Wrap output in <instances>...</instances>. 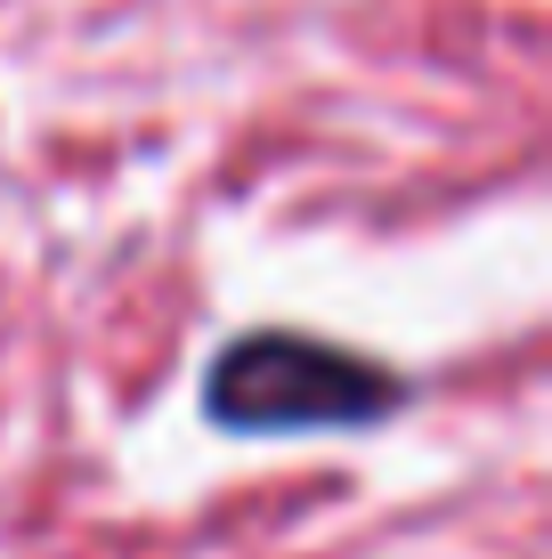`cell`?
I'll return each mask as SVG.
<instances>
[{
  "label": "cell",
  "mask_w": 552,
  "mask_h": 559,
  "mask_svg": "<svg viewBox=\"0 0 552 559\" xmlns=\"http://www.w3.org/2000/svg\"><path fill=\"white\" fill-rule=\"evenodd\" d=\"M398 397L407 390L383 365L326 349L309 333H252L203 381V414L220 430H244V438H260V430H366Z\"/></svg>",
  "instance_id": "cell-1"
}]
</instances>
